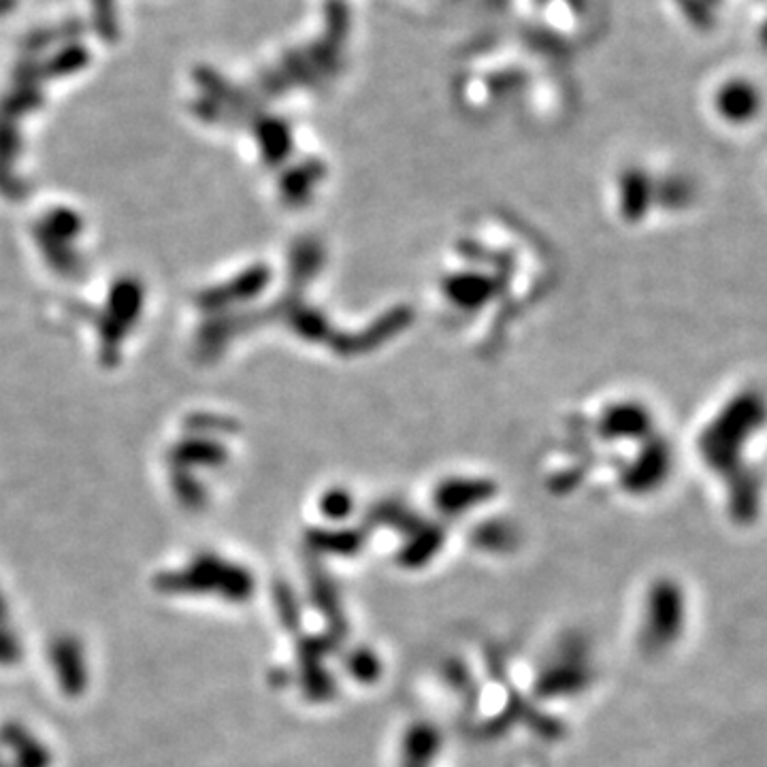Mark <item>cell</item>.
Instances as JSON below:
<instances>
[{
    "label": "cell",
    "mask_w": 767,
    "mask_h": 767,
    "mask_svg": "<svg viewBox=\"0 0 767 767\" xmlns=\"http://www.w3.org/2000/svg\"><path fill=\"white\" fill-rule=\"evenodd\" d=\"M680 595L672 585L658 586L651 595V608L644 624L646 646L658 648L678 635Z\"/></svg>",
    "instance_id": "7a4b0ae2"
},
{
    "label": "cell",
    "mask_w": 767,
    "mask_h": 767,
    "mask_svg": "<svg viewBox=\"0 0 767 767\" xmlns=\"http://www.w3.org/2000/svg\"><path fill=\"white\" fill-rule=\"evenodd\" d=\"M92 4H94V22H97L99 35L113 41L117 37V20H115L113 0H92Z\"/></svg>",
    "instance_id": "277c9868"
},
{
    "label": "cell",
    "mask_w": 767,
    "mask_h": 767,
    "mask_svg": "<svg viewBox=\"0 0 767 767\" xmlns=\"http://www.w3.org/2000/svg\"><path fill=\"white\" fill-rule=\"evenodd\" d=\"M350 669L359 680H373L380 674V661L366 651H359L350 661Z\"/></svg>",
    "instance_id": "5b68a950"
},
{
    "label": "cell",
    "mask_w": 767,
    "mask_h": 767,
    "mask_svg": "<svg viewBox=\"0 0 767 767\" xmlns=\"http://www.w3.org/2000/svg\"><path fill=\"white\" fill-rule=\"evenodd\" d=\"M588 661L580 642L559 648L556 657L540 678V691L544 695H569L583 691L588 685Z\"/></svg>",
    "instance_id": "6da1fadb"
},
{
    "label": "cell",
    "mask_w": 767,
    "mask_h": 767,
    "mask_svg": "<svg viewBox=\"0 0 767 767\" xmlns=\"http://www.w3.org/2000/svg\"><path fill=\"white\" fill-rule=\"evenodd\" d=\"M13 7H15V0H0V15L13 11Z\"/></svg>",
    "instance_id": "8992f818"
},
{
    "label": "cell",
    "mask_w": 767,
    "mask_h": 767,
    "mask_svg": "<svg viewBox=\"0 0 767 767\" xmlns=\"http://www.w3.org/2000/svg\"><path fill=\"white\" fill-rule=\"evenodd\" d=\"M439 733L431 725H418L405 735L403 767H429L438 755Z\"/></svg>",
    "instance_id": "3957f363"
}]
</instances>
